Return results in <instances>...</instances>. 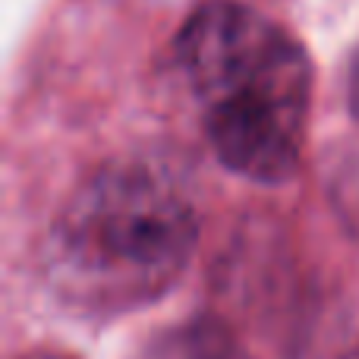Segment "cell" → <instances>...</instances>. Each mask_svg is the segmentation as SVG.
<instances>
[{"label":"cell","instance_id":"obj_1","mask_svg":"<svg viewBox=\"0 0 359 359\" xmlns=\"http://www.w3.org/2000/svg\"><path fill=\"white\" fill-rule=\"evenodd\" d=\"M177 63L202 104L217 161L255 183L290 180L312 98L303 44L262 13L215 0L180 29Z\"/></svg>","mask_w":359,"mask_h":359},{"label":"cell","instance_id":"obj_2","mask_svg":"<svg viewBox=\"0 0 359 359\" xmlns=\"http://www.w3.org/2000/svg\"><path fill=\"white\" fill-rule=\"evenodd\" d=\"M196 236V211L168 174L136 161L107 164L57 211L44 240V278L73 309L120 316L177 284Z\"/></svg>","mask_w":359,"mask_h":359},{"label":"cell","instance_id":"obj_3","mask_svg":"<svg viewBox=\"0 0 359 359\" xmlns=\"http://www.w3.org/2000/svg\"><path fill=\"white\" fill-rule=\"evenodd\" d=\"M142 359H252L224 325L198 318L161 334Z\"/></svg>","mask_w":359,"mask_h":359},{"label":"cell","instance_id":"obj_4","mask_svg":"<svg viewBox=\"0 0 359 359\" xmlns=\"http://www.w3.org/2000/svg\"><path fill=\"white\" fill-rule=\"evenodd\" d=\"M347 95H350V111L359 120V50L353 57V67H350V82H347Z\"/></svg>","mask_w":359,"mask_h":359},{"label":"cell","instance_id":"obj_5","mask_svg":"<svg viewBox=\"0 0 359 359\" xmlns=\"http://www.w3.org/2000/svg\"><path fill=\"white\" fill-rule=\"evenodd\" d=\"M22 359H73L69 353H60V350H35V353L22 356Z\"/></svg>","mask_w":359,"mask_h":359},{"label":"cell","instance_id":"obj_6","mask_svg":"<svg viewBox=\"0 0 359 359\" xmlns=\"http://www.w3.org/2000/svg\"><path fill=\"white\" fill-rule=\"evenodd\" d=\"M347 359H359V353H350V356H347Z\"/></svg>","mask_w":359,"mask_h":359}]
</instances>
